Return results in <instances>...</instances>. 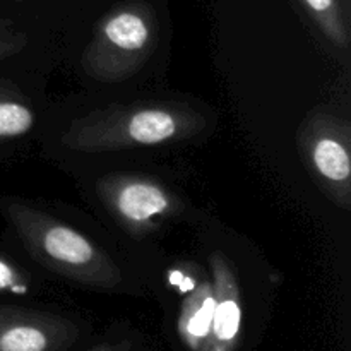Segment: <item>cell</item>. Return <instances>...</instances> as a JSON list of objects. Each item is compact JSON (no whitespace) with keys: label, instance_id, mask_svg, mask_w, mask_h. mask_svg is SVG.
Returning <instances> with one entry per match:
<instances>
[{"label":"cell","instance_id":"6da1fadb","mask_svg":"<svg viewBox=\"0 0 351 351\" xmlns=\"http://www.w3.org/2000/svg\"><path fill=\"white\" fill-rule=\"evenodd\" d=\"M204 113L184 101H136L93 110L72 120L62 144L77 153L154 147L180 143L204 132Z\"/></svg>","mask_w":351,"mask_h":351},{"label":"cell","instance_id":"5b68a950","mask_svg":"<svg viewBox=\"0 0 351 351\" xmlns=\"http://www.w3.org/2000/svg\"><path fill=\"white\" fill-rule=\"evenodd\" d=\"M96 195L120 228L132 239L160 232L184 209L168 185L144 173H108L96 182Z\"/></svg>","mask_w":351,"mask_h":351},{"label":"cell","instance_id":"8fae6325","mask_svg":"<svg viewBox=\"0 0 351 351\" xmlns=\"http://www.w3.org/2000/svg\"><path fill=\"white\" fill-rule=\"evenodd\" d=\"M29 290V278L14 266L10 261L0 257V293L23 295Z\"/></svg>","mask_w":351,"mask_h":351},{"label":"cell","instance_id":"3957f363","mask_svg":"<svg viewBox=\"0 0 351 351\" xmlns=\"http://www.w3.org/2000/svg\"><path fill=\"white\" fill-rule=\"evenodd\" d=\"M160 40V24L146 0H125L98 21L81 55L89 79L106 84L123 82L153 57Z\"/></svg>","mask_w":351,"mask_h":351},{"label":"cell","instance_id":"7a4b0ae2","mask_svg":"<svg viewBox=\"0 0 351 351\" xmlns=\"http://www.w3.org/2000/svg\"><path fill=\"white\" fill-rule=\"evenodd\" d=\"M0 211L38 264L69 281L115 290L123 276L115 261L93 240L17 197L0 199Z\"/></svg>","mask_w":351,"mask_h":351},{"label":"cell","instance_id":"52a82bcc","mask_svg":"<svg viewBox=\"0 0 351 351\" xmlns=\"http://www.w3.org/2000/svg\"><path fill=\"white\" fill-rule=\"evenodd\" d=\"M213 287V315L208 341L202 351H235L242 331V290L232 261L215 250L209 256Z\"/></svg>","mask_w":351,"mask_h":351},{"label":"cell","instance_id":"ba28073f","mask_svg":"<svg viewBox=\"0 0 351 351\" xmlns=\"http://www.w3.org/2000/svg\"><path fill=\"white\" fill-rule=\"evenodd\" d=\"M213 315V287L201 280L185 293L178 315V335L191 351H202L208 341Z\"/></svg>","mask_w":351,"mask_h":351},{"label":"cell","instance_id":"7c38bea8","mask_svg":"<svg viewBox=\"0 0 351 351\" xmlns=\"http://www.w3.org/2000/svg\"><path fill=\"white\" fill-rule=\"evenodd\" d=\"M27 47V36L16 31L10 23L0 19V60L21 53Z\"/></svg>","mask_w":351,"mask_h":351},{"label":"cell","instance_id":"277c9868","mask_svg":"<svg viewBox=\"0 0 351 351\" xmlns=\"http://www.w3.org/2000/svg\"><path fill=\"white\" fill-rule=\"evenodd\" d=\"M298 151L319 191L335 206L351 209V129L329 108H315L298 129Z\"/></svg>","mask_w":351,"mask_h":351},{"label":"cell","instance_id":"8992f818","mask_svg":"<svg viewBox=\"0 0 351 351\" xmlns=\"http://www.w3.org/2000/svg\"><path fill=\"white\" fill-rule=\"evenodd\" d=\"M77 338L71 319L0 305V351H67Z\"/></svg>","mask_w":351,"mask_h":351},{"label":"cell","instance_id":"4fadbf2b","mask_svg":"<svg viewBox=\"0 0 351 351\" xmlns=\"http://www.w3.org/2000/svg\"><path fill=\"white\" fill-rule=\"evenodd\" d=\"M89 351H132V343L129 339H122V341L115 343H101V345L95 346Z\"/></svg>","mask_w":351,"mask_h":351},{"label":"cell","instance_id":"9c48e42d","mask_svg":"<svg viewBox=\"0 0 351 351\" xmlns=\"http://www.w3.org/2000/svg\"><path fill=\"white\" fill-rule=\"evenodd\" d=\"M36 123V113L26 96L12 84H0V141L23 137Z\"/></svg>","mask_w":351,"mask_h":351},{"label":"cell","instance_id":"30bf717a","mask_svg":"<svg viewBox=\"0 0 351 351\" xmlns=\"http://www.w3.org/2000/svg\"><path fill=\"white\" fill-rule=\"evenodd\" d=\"M302 7L322 36L336 48H348L350 33L339 0H300Z\"/></svg>","mask_w":351,"mask_h":351}]
</instances>
